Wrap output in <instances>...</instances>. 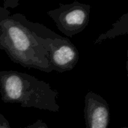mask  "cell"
<instances>
[{
	"mask_svg": "<svg viewBox=\"0 0 128 128\" xmlns=\"http://www.w3.org/2000/svg\"><path fill=\"white\" fill-rule=\"evenodd\" d=\"M60 35L43 24L29 21L20 13L0 6V50L14 63L52 72L47 62L50 43Z\"/></svg>",
	"mask_w": 128,
	"mask_h": 128,
	"instance_id": "cell-1",
	"label": "cell"
},
{
	"mask_svg": "<svg viewBox=\"0 0 128 128\" xmlns=\"http://www.w3.org/2000/svg\"><path fill=\"white\" fill-rule=\"evenodd\" d=\"M0 94L4 103L19 104L22 108L59 111L58 92L50 84L26 73L0 71Z\"/></svg>",
	"mask_w": 128,
	"mask_h": 128,
	"instance_id": "cell-2",
	"label": "cell"
},
{
	"mask_svg": "<svg viewBox=\"0 0 128 128\" xmlns=\"http://www.w3.org/2000/svg\"><path fill=\"white\" fill-rule=\"evenodd\" d=\"M92 6L77 1L48 10L46 14L55 22L58 29L66 38H71L82 32L88 26L90 20Z\"/></svg>",
	"mask_w": 128,
	"mask_h": 128,
	"instance_id": "cell-3",
	"label": "cell"
},
{
	"mask_svg": "<svg viewBox=\"0 0 128 128\" xmlns=\"http://www.w3.org/2000/svg\"><path fill=\"white\" fill-rule=\"evenodd\" d=\"M80 59V53L74 44L66 37L59 36L50 43L47 54L51 71L63 73L71 70Z\"/></svg>",
	"mask_w": 128,
	"mask_h": 128,
	"instance_id": "cell-4",
	"label": "cell"
},
{
	"mask_svg": "<svg viewBox=\"0 0 128 128\" xmlns=\"http://www.w3.org/2000/svg\"><path fill=\"white\" fill-rule=\"evenodd\" d=\"M84 118L86 128H108L110 110L106 100L100 95L88 92L85 96Z\"/></svg>",
	"mask_w": 128,
	"mask_h": 128,
	"instance_id": "cell-5",
	"label": "cell"
},
{
	"mask_svg": "<svg viewBox=\"0 0 128 128\" xmlns=\"http://www.w3.org/2000/svg\"><path fill=\"white\" fill-rule=\"evenodd\" d=\"M128 13L123 14L119 20L112 24V28L104 34H101L94 40V44H101L107 39H113L118 36L128 34Z\"/></svg>",
	"mask_w": 128,
	"mask_h": 128,
	"instance_id": "cell-6",
	"label": "cell"
},
{
	"mask_svg": "<svg viewBox=\"0 0 128 128\" xmlns=\"http://www.w3.org/2000/svg\"><path fill=\"white\" fill-rule=\"evenodd\" d=\"M22 128H48V126L42 120L38 119L35 122H34L33 124H29V125H28V126Z\"/></svg>",
	"mask_w": 128,
	"mask_h": 128,
	"instance_id": "cell-7",
	"label": "cell"
},
{
	"mask_svg": "<svg viewBox=\"0 0 128 128\" xmlns=\"http://www.w3.org/2000/svg\"><path fill=\"white\" fill-rule=\"evenodd\" d=\"M19 5V2L17 0H4V4L3 6L7 8L8 9V8H14L15 7Z\"/></svg>",
	"mask_w": 128,
	"mask_h": 128,
	"instance_id": "cell-8",
	"label": "cell"
},
{
	"mask_svg": "<svg viewBox=\"0 0 128 128\" xmlns=\"http://www.w3.org/2000/svg\"><path fill=\"white\" fill-rule=\"evenodd\" d=\"M0 128H11L8 120L0 113Z\"/></svg>",
	"mask_w": 128,
	"mask_h": 128,
	"instance_id": "cell-9",
	"label": "cell"
},
{
	"mask_svg": "<svg viewBox=\"0 0 128 128\" xmlns=\"http://www.w3.org/2000/svg\"><path fill=\"white\" fill-rule=\"evenodd\" d=\"M122 128H128V127H127V126H124V127H122Z\"/></svg>",
	"mask_w": 128,
	"mask_h": 128,
	"instance_id": "cell-10",
	"label": "cell"
}]
</instances>
